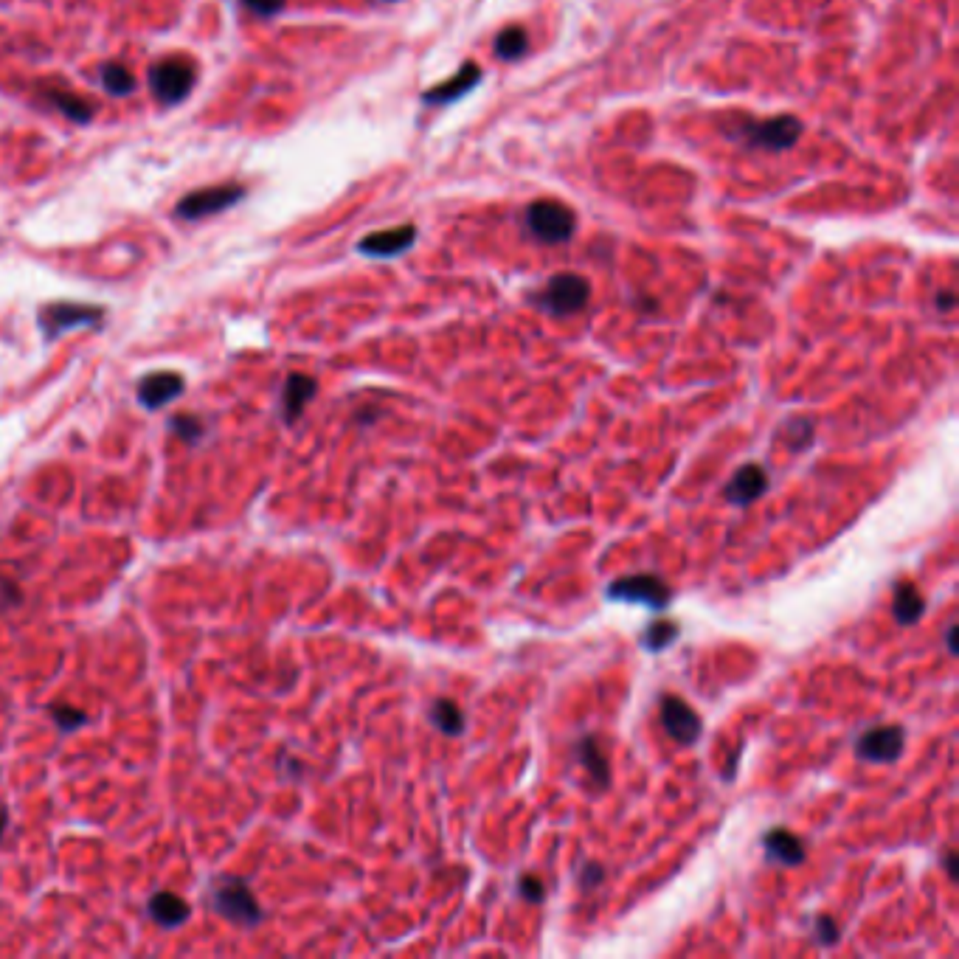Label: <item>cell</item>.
I'll use <instances>...</instances> for the list:
<instances>
[{"mask_svg": "<svg viewBox=\"0 0 959 959\" xmlns=\"http://www.w3.org/2000/svg\"><path fill=\"white\" fill-rule=\"evenodd\" d=\"M150 915L158 926L164 929H178L189 917V903L180 900L172 892H155L150 898Z\"/></svg>", "mask_w": 959, "mask_h": 959, "instance_id": "obj_17", "label": "cell"}, {"mask_svg": "<svg viewBox=\"0 0 959 959\" xmlns=\"http://www.w3.org/2000/svg\"><path fill=\"white\" fill-rule=\"evenodd\" d=\"M588 299H591V285L580 273H560L555 279H549L546 287L535 296L540 310L560 315V318L583 310Z\"/></svg>", "mask_w": 959, "mask_h": 959, "instance_id": "obj_3", "label": "cell"}, {"mask_svg": "<svg viewBox=\"0 0 959 959\" xmlns=\"http://www.w3.org/2000/svg\"><path fill=\"white\" fill-rule=\"evenodd\" d=\"M431 723H434L442 735H459V732L465 729L462 706L456 704V701H450V698H436L434 704H431Z\"/></svg>", "mask_w": 959, "mask_h": 959, "instance_id": "obj_21", "label": "cell"}, {"mask_svg": "<svg viewBox=\"0 0 959 959\" xmlns=\"http://www.w3.org/2000/svg\"><path fill=\"white\" fill-rule=\"evenodd\" d=\"M518 892H521V898L529 900V903H540V900L546 898V886H543L538 875H524V878L518 881Z\"/></svg>", "mask_w": 959, "mask_h": 959, "instance_id": "obj_27", "label": "cell"}, {"mask_svg": "<svg viewBox=\"0 0 959 959\" xmlns=\"http://www.w3.org/2000/svg\"><path fill=\"white\" fill-rule=\"evenodd\" d=\"M659 712H661V723H664V729H667V735L673 737L675 743L690 746V743H695V740L701 737L704 720H701V715H698V712H695L684 698H678V695H664V698L659 701Z\"/></svg>", "mask_w": 959, "mask_h": 959, "instance_id": "obj_8", "label": "cell"}, {"mask_svg": "<svg viewBox=\"0 0 959 959\" xmlns=\"http://www.w3.org/2000/svg\"><path fill=\"white\" fill-rule=\"evenodd\" d=\"M574 211L557 200H538L526 209V228L546 245L569 242L574 234Z\"/></svg>", "mask_w": 959, "mask_h": 959, "instance_id": "obj_4", "label": "cell"}, {"mask_svg": "<svg viewBox=\"0 0 959 959\" xmlns=\"http://www.w3.org/2000/svg\"><path fill=\"white\" fill-rule=\"evenodd\" d=\"M892 614L900 625H915L920 616L926 614V600L920 594L915 583H898L892 594Z\"/></svg>", "mask_w": 959, "mask_h": 959, "instance_id": "obj_18", "label": "cell"}, {"mask_svg": "<svg viewBox=\"0 0 959 959\" xmlns=\"http://www.w3.org/2000/svg\"><path fill=\"white\" fill-rule=\"evenodd\" d=\"M43 99L48 105L54 107V110H60L65 119L76 121V124H88L93 119V105L85 102L82 96H76V93H68V90H57V88H43Z\"/></svg>", "mask_w": 959, "mask_h": 959, "instance_id": "obj_19", "label": "cell"}, {"mask_svg": "<svg viewBox=\"0 0 959 959\" xmlns=\"http://www.w3.org/2000/svg\"><path fill=\"white\" fill-rule=\"evenodd\" d=\"M183 391V377L175 372H152L141 383H138V400L144 408H161V405L172 403Z\"/></svg>", "mask_w": 959, "mask_h": 959, "instance_id": "obj_13", "label": "cell"}, {"mask_svg": "<svg viewBox=\"0 0 959 959\" xmlns=\"http://www.w3.org/2000/svg\"><path fill=\"white\" fill-rule=\"evenodd\" d=\"M602 878H605L602 867H597V864H588V867L583 870V875H580V886H583V889H591V886L602 884Z\"/></svg>", "mask_w": 959, "mask_h": 959, "instance_id": "obj_31", "label": "cell"}, {"mask_svg": "<svg viewBox=\"0 0 959 959\" xmlns=\"http://www.w3.org/2000/svg\"><path fill=\"white\" fill-rule=\"evenodd\" d=\"M903 749H906L903 726H875L855 743V754L867 763H892L903 754Z\"/></svg>", "mask_w": 959, "mask_h": 959, "instance_id": "obj_9", "label": "cell"}, {"mask_svg": "<svg viewBox=\"0 0 959 959\" xmlns=\"http://www.w3.org/2000/svg\"><path fill=\"white\" fill-rule=\"evenodd\" d=\"M172 431H178L183 439L195 442L197 436L203 434V425H200L195 417H175V420H172Z\"/></svg>", "mask_w": 959, "mask_h": 959, "instance_id": "obj_30", "label": "cell"}, {"mask_svg": "<svg viewBox=\"0 0 959 959\" xmlns=\"http://www.w3.org/2000/svg\"><path fill=\"white\" fill-rule=\"evenodd\" d=\"M765 855H768V861H774V864H782V867H796V864H802L805 861V847H802V841L796 839L791 830H768L763 839Z\"/></svg>", "mask_w": 959, "mask_h": 959, "instance_id": "obj_14", "label": "cell"}, {"mask_svg": "<svg viewBox=\"0 0 959 959\" xmlns=\"http://www.w3.org/2000/svg\"><path fill=\"white\" fill-rule=\"evenodd\" d=\"M150 90L161 105L172 107L189 99V93L197 85V65L189 57H164L150 65Z\"/></svg>", "mask_w": 959, "mask_h": 959, "instance_id": "obj_1", "label": "cell"}, {"mask_svg": "<svg viewBox=\"0 0 959 959\" xmlns=\"http://www.w3.org/2000/svg\"><path fill=\"white\" fill-rule=\"evenodd\" d=\"M802 133V124L794 116H777V119L760 121V124H749L746 135L751 138V144L763 147V150H788L794 147L796 138Z\"/></svg>", "mask_w": 959, "mask_h": 959, "instance_id": "obj_10", "label": "cell"}, {"mask_svg": "<svg viewBox=\"0 0 959 959\" xmlns=\"http://www.w3.org/2000/svg\"><path fill=\"white\" fill-rule=\"evenodd\" d=\"M608 597L616 602H639V605L661 611V608H667L673 591L656 574H630V577H619L616 583L608 585Z\"/></svg>", "mask_w": 959, "mask_h": 959, "instance_id": "obj_7", "label": "cell"}, {"mask_svg": "<svg viewBox=\"0 0 959 959\" xmlns=\"http://www.w3.org/2000/svg\"><path fill=\"white\" fill-rule=\"evenodd\" d=\"M315 389H318V383H315L313 377H307V375L287 377L285 391H282V414H285V422L299 420L301 411H304L307 403L315 397Z\"/></svg>", "mask_w": 959, "mask_h": 959, "instance_id": "obj_15", "label": "cell"}, {"mask_svg": "<svg viewBox=\"0 0 959 959\" xmlns=\"http://www.w3.org/2000/svg\"><path fill=\"white\" fill-rule=\"evenodd\" d=\"M245 195H248V189L242 183H220V186L195 189L186 197H180L178 214L183 220H206V217H214L220 211L237 206L240 200H245Z\"/></svg>", "mask_w": 959, "mask_h": 959, "instance_id": "obj_5", "label": "cell"}, {"mask_svg": "<svg viewBox=\"0 0 959 959\" xmlns=\"http://www.w3.org/2000/svg\"><path fill=\"white\" fill-rule=\"evenodd\" d=\"M211 903H214V909L220 915L228 917L237 926H245V929L256 926L262 920L259 900L254 898L251 886L245 884L242 878H220L211 889Z\"/></svg>", "mask_w": 959, "mask_h": 959, "instance_id": "obj_2", "label": "cell"}, {"mask_svg": "<svg viewBox=\"0 0 959 959\" xmlns=\"http://www.w3.org/2000/svg\"><path fill=\"white\" fill-rule=\"evenodd\" d=\"M99 82L110 96H127L135 90V76L121 62H102L99 65Z\"/></svg>", "mask_w": 959, "mask_h": 959, "instance_id": "obj_22", "label": "cell"}, {"mask_svg": "<svg viewBox=\"0 0 959 959\" xmlns=\"http://www.w3.org/2000/svg\"><path fill=\"white\" fill-rule=\"evenodd\" d=\"M945 867H948V875H951V878H957V853L945 855Z\"/></svg>", "mask_w": 959, "mask_h": 959, "instance_id": "obj_33", "label": "cell"}, {"mask_svg": "<svg viewBox=\"0 0 959 959\" xmlns=\"http://www.w3.org/2000/svg\"><path fill=\"white\" fill-rule=\"evenodd\" d=\"M782 436H785V442H788V448H791V450L805 448V445L810 442V436H813V422L794 417V420L785 425Z\"/></svg>", "mask_w": 959, "mask_h": 959, "instance_id": "obj_25", "label": "cell"}, {"mask_svg": "<svg viewBox=\"0 0 959 959\" xmlns=\"http://www.w3.org/2000/svg\"><path fill=\"white\" fill-rule=\"evenodd\" d=\"M945 647H948L951 656H957V625L954 622L948 625V633H945Z\"/></svg>", "mask_w": 959, "mask_h": 959, "instance_id": "obj_32", "label": "cell"}, {"mask_svg": "<svg viewBox=\"0 0 959 959\" xmlns=\"http://www.w3.org/2000/svg\"><path fill=\"white\" fill-rule=\"evenodd\" d=\"M765 490H768V473H765V467L749 462V465L740 467L735 476L729 479L723 495H726V501L735 504V507H749L757 498H763Z\"/></svg>", "mask_w": 959, "mask_h": 959, "instance_id": "obj_11", "label": "cell"}, {"mask_svg": "<svg viewBox=\"0 0 959 959\" xmlns=\"http://www.w3.org/2000/svg\"><path fill=\"white\" fill-rule=\"evenodd\" d=\"M816 937H819V943L836 945L841 937L839 923H836L830 915H822L819 920H816Z\"/></svg>", "mask_w": 959, "mask_h": 959, "instance_id": "obj_29", "label": "cell"}, {"mask_svg": "<svg viewBox=\"0 0 959 959\" xmlns=\"http://www.w3.org/2000/svg\"><path fill=\"white\" fill-rule=\"evenodd\" d=\"M6 819H9V813H6V808H0V836H3V830H6Z\"/></svg>", "mask_w": 959, "mask_h": 959, "instance_id": "obj_35", "label": "cell"}, {"mask_svg": "<svg viewBox=\"0 0 959 959\" xmlns=\"http://www.w3.org/2000/svg\"><path fill=\"white\" fill-rule=\"evenodd\" d=\"M417 240V228L414 225H400V228H389V231H377L369 234L358 242V251L366 256H397L408 251Z\"/></svg>", "mask_w": 959, "mask_h": 959, "instance_id": "obj_12", "label": "cell"}, {"mask_svg": "<svg viewBox=\"0 0 959 959\" xmlns=\"http://www.w3.org/2000/svg\"><path fill=\"white\" fill-rule=\"evenodd\" d=\"M242 9H248L256 17H273L285 9V0H240Z\"/></svg>", "mask_w": 959, "mask_h": 959, "instance_id": "obj_28", "label": "cell"}, {"mask_svg": "<svg viewBox=\"0 0 959 959\" xmlns=\"http://www.w3.org/2000/svg\"><path fill=\"white\" fill-rule=\"evenodd\" d=\"M51 712H54V720H57V726H60L62 732H71V729L82 726V723L88 720L79 709H74V706H54Z\"/></svg>", "mask_w": 959, "mask_h": 959, "instance_id": "obj_26", "label": "cell"}, {"mask_svg": "<svg viewBox=\"0 0 959 959\" xmlns=\"http://www.w3.org/2000/svg\"><path fill=\"white\" fill-rule=\"evenodd\" d=\"M577 760H580L585 771L591 774V780L602 785V788H608L611 768H608V760H605V754L600 751V743H597L594 737H583V740L577 743Z\"/></svg>", "mask_w": 959, "mask_h": 959, "instance_id": "obj_20", "label": "cell"}, {"mask_svg": "<svg viewBox=\"0 0 959 959\" xmlns=\"http://www.w3.org/2000/svg\"><path fill=\"white\" fill-rule=\"evenodd\" d=\"M481 71L476 62H467L465 68H459V74L448 79V82H442V85H436L425 93V102L428 105H442V102H453V99H459V96H465L467 90L473 88V85H479Z\"/></svg>", "mask_w": 959, "mask_h": 959, "instance_id": "obj_16", "label": "cell"}, {"mask_svg": "<svg viewBox=\"0 0 959 959\" xmlns=\"http://www.w3.org/2000/svg\"><path fill=\"white\" fill-rule=\"evenodd\" d=\"M940 296H943V299H940V307H943V310H951V307H954V293H951V290H945V293H940Z\"/></svg>", "mask_w": 959, "mask_h": 959, "instance_id": "obj_34", "label": "cell"}, {"mask_svg": "<svg viewBox=\"0 0 959 959\" xmlns=\"http://www.w3.org/2000/svg\"><path fill=\"white\" fill-rule=\"evenodd\" d=\"M526 48H529V37L518 26H510L495 37V54L501 60H518V57H524Z\"/></svg>", "mask_w": 959, "mask_h": 959, "instance_id": "obj_23", "label": "cell"}, {"mask_svg": "<svg viewBox=\"0 0 959 959\" xmlns=\"http://www.w3.org/2000/svg\"><path fill=\"white\" fill-rule=\"evenodd\" d=\"M678 633H681V628H678L675 622L659 619V622H653V625L642 633V645H645L650 653H659L664 647L673 645L675 639H678Z\"/></svg>", "mask_w": 959, "mask_h": 959, "instance_id": "obj_24", "label": "cell"}, {"mask_svg": "<svg viewBox=\"0 0 959 959\" xmlns=\"http://www.w3.org/2000/svg\"><path fill=\"white\" fill-rule=\"evenodd\" d=\"M105 318V310L96 304H74V301H54L40 310V330L45 338H60L62 332L76 327H93Z\"/></svg>", "mask_w": 959, "mask_h": 959, "instance_id": "obj_6", "label": "cell"}]
</instances>
